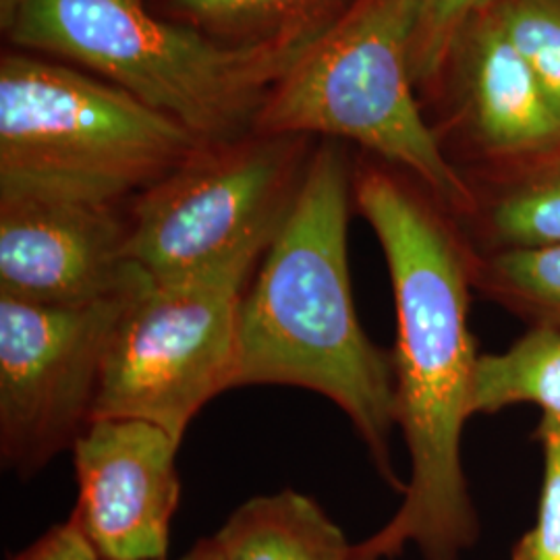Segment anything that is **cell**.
Listing matches in <instances>:
<instances>
[{
    "mask_svg": "<svg viewBox=\"0 0 560 560\" xmlns=\"http://www.w3.org/2000/svg\"><path fill=\"white\" fill-rule=\"evenodd\" d=\"M370 166L353 180L361 217L381 241L397 312L393 349L397 430L409 480L395 515L351 546V560H463L481 523L463 467L480 360L469 330L471 249L420 180Z\"/></svg>",
    "mask_w": 560,
    "mask_h": 560,
    "instance_id": "cell-1",
    "label": "cell"
},
{
    "mask_svg": "<svg viewBox=\"0 0 560 560\" xmlns=\"http://www.w3.org/2000/svg\"><path fill=\"white\" fill-rule=\"evenodd\" d=\"M353 179L345 154L312 152L289 219L245 289L237 386H298L332 400L395 492L397 397L393 351L361 326L349 272L347 226Z\"/></svg>",
    "mask_w": 560,
    "mask_h": 560,
    "instance_id": "cell-2",
    "label": "cell"
},
{
    "mask_svg": "<svg viewBox=\"0 0 560 560\" xmlns=\"http://www.w3.org/2000/svg\"><path fill=\"white\" fill-rule=\"evenodd\" d=\"M326 32L226 46L161 20L140 0H27L9 34L21 46L96 71L203 143H221L254 127L277 83Z\"/></svg>",
    "mask_w": 560,
    "mask_h": 560,
    "instance_id": "cell-3",
    "label": "cell"
},
{
    "mask_svg": "<svg viewBox=\"0 0 560 560\" xmlns=\"http://www.w3.org/2000/svg\"><path fill=\"white\" fill-rule=\"evenodd\" d=\"M201 145L108 81L25 55L0 62V191L129 203Z\"/></svg>",
    "mask_w": 560,
    "mask_h": 560,
    "instance_id": "cell-4",
    "label": "cell"
},
{
    "mask_svg": "<svg viewBox=\"0 0 560 560\" xmlns=\"http://www.w3.org/2000/svg\"><path fill=\"white\" fill-rule=\"evenodd\" d=\"M416 0H358L277 83L254 133L355 141L463 217L474 203L413 94Z\"/></svg>",
    "mask_w": 560,
    "mask_h": 560,
    "instance_id": "cell-5",
    "label": "cell"
},
{
    "mask_svg": "<svg viewBox=\"0 0 560 560\" xmlns=\"http://www.w3.org/2000/svg\"><path fill=\"white\" fill-rule=\"evenodd\" d=\"M312 152L305 138L206 143L127 206V260L150 279L247 287L298 200Z\"/></svg>",
    "mask_w": 560,
    "mask_h": 560,
    "instance_id": "cell-6",
    "label": "cell"
},
{
    "mask_svg": "<svg viewBox=\"0 0 560 560\" xmlns=\"http://www.w3.org/2000/svg\"><path fill=\"white\" fill-rule=\"evenodd\" d=\"M245 289L143 275L106 345L94 420L148 421L183 441L210 400L237 388Z\"/></svg>",
    "mask_w": 560,
    "mask_h": 560,
    "instance_id": "cell-7",
    "label": "cell"
},
{
    "mask_svg": "<svg viewBox=\"0 0 560 560\" xmlns=\"http://www.w3.org/2000/svg\"><path fill=\"white\" fill-rule=\"evenodd\" d=\"M131 291L81 307L0 295L2 469L30 480L73 451L94 421L106 345Z\"/></svg>",
    "mask_w": 560,
    "mask_h": 560,
    "instance_id": "cell-8",
    "label": "cell"
},
{
    "mask_svg": "<svg viewBox=\"0 0 560 560\" xmlns=\"http://www.w3.org/2000/svg\"><path fill=\"white\" fill-rule=\"evenodd\" d=\"M127 206L42 191H0V295L81 307L129 293Z\"/></svg>",
    "mask_w": 560,
    "mask_h": 560,
    "instance_id": "cell-9",
    "label": "cell"
},
{
    "mask_svg": "<svg viewBox=\"0 0 560 560\" xmlns=\"http://www.w3.org/2000/svg\"><path fill=\"white\" fill-rule=\"evenodd\" d=\"M180 442L141 420H94L73 446V517L102 560H166Z\"/></svg>",
    "mask_w": 560,
    "mask_h": 560,
    "instance_id": "cell-10",
    "label": "cell"
},
{
    "mask_svg": "<svg viewBox=\"0 0 560 560\" xmlns=\"http://www.w3.org/2000/svg\"><path fill=\"white\" fill-rule=\"evenodd\" d=\"M460 42L471 127L481 150L513 164L559 152V110L488 9Z\"/></svg>",
    "mask_w": 560,
    "mask_h": 560,
    "instance_id": "cell-11",
    "label": "cell"
},
{
    "mask_svg": "<svg viewBox=\"0 0 560 560\" xmlns=\"http://www.w3.org/2000/svg\"><path fill=\"white\" fill-rule=\"evenodd\" d=\"M222 560H351V546L318 502L284 488L240 504L214 534Z\"/></svg>",
    "mask_w": 560,
    "mask_h": 560,
    "instance_id": "cell-12",
    "label": "cell"
},
{
    "mask_svg": "<svg viewBox=\"0 0 560 560\" xmlns=\"http://www.w3.org/2000/svg\"><path fill=\"white\" fill-rule=\"evenodd\" d=\"M486 196L474 194L463 219H478L483 249H534L560 245V150L520 162Z\"/></svg>",
    "mask_w": 560,
    "mask_h": 560,
    "instance_id": "cell-13",
    "label": "cell"
},
{
    "mask_svg": "<svg viewBox=\"0 0 560 560\" xmlns=\"http://www.w3.org/2000/svg\"><path fill=\"white\" fill-rule=\"evenodd\" d=\"M337 0H168L173 21L226 46L298 40L326 32Z\"/></svg>",
    "mask_w": 560,
    "mask_h": 560,
    "instance_id": "cell-14",
    "label": "cell"
},
{
    "mask_svg": "<svg viewBox=\"0 0 560 560\" xmlns=\"http://www.w3.org/2000/svg\"><path fill=\"white\" fill-rule=\"evenodd\" d=\"M515 405H536L544 420L560 425V328L529 326L501 353H480L474 418Z\"/></svg>",
    "mask_w": 560,
    "mask_h": 560,
    "instance_id": "cell-15",
    "label": "cell"
},
{
    "mask_svg": "<svg viewBox=\"0 0 560 560\" xmlns=\"http://www.w3.org/2000/svg\"><path fill=\"white\" fill-rule=\"evenodd\" d=\"M474 291L527 326L560 328V245L471 252Z\"/></svg>",
    "mask_w": 560,
    "mask_h": 560,
    "instance_id": "cell-16",
    "label": "cell"
},
{
    "mask_svg": "<svg viewBox=\"0 0 560 560\" xmlns=\"http://www.w3.org/2000/svg\"><path fill=\"white\" fill-rule=\"evenodd\" d=\"M488 11L527 60L560 115V0H494Z\"/></svg>",
    "mask_w": 560,
    "mask_h": 560,
    "instance_id": "cell-17",
    "label": "cell"
},
{
    "mask_svg": "<svg viewBox=\"0 0 560 560\" xmlns=\"http://www.w3.org/2000/svg\"><path fill=\"white\" fill-rule=\"evenodd\" d=\"M494 0H416L413 75L430 80L451 59L471 21Z\"/></svg>",
    "mask_w": 560,
    "mask_h": 560,
    "instance_id": "cell-18",
    "label": "cell"
},
{
    "mask_svg": "<svg viewBox=\"0 0 560 560\" xmlns=\"http://www.w3.org/2000/svg\"><path fill=\"white\" fill-rule=\"evenodd\" d=\"M541 448L536 523L513 546L511 560H560V425L541 418L534 430Z\"/></svg>",
    "mask_w": 560,
    "mask_h": 560,
    "instance_id": "cell-19",
    "label": "cell"
},
{
    "mask_svg": "<svg viewBox=\"0 0 560 560\" xmlns=\"http://www.w3.org/2000/svg\"><path fill=\"white\" fill-rule=\"evenodd\" d=\"M13 560H102V557L83 534L78 520L71 515L42 534Z\"/></svg>",
    "mask_w": 560,
    "mask_h": 560,
    "instance_id": "cell-20",
    "label": "cell"
},
{
    "mask_svg": "<svg viewBox=\"0 0 560 560\" xmlns=\"http://www.w3.org/2000/svg\"><path fill=\"white\" fill-rule=\"evenodd\" d=\"M180 560H222L221 548L214 540V536L212 538H201V540L196 541V546L189 552H185L180 557Z\"/></svg>",
    "mask_w": 560,
    "mask_h": 560,
    "instance_id": "cell-21",
    "label": "cell"
},
{
    "mask_svg": "<svg viewBox=\"0 0 560 560\" xmlns=\"http://www.w3.org/2000/svg\"><path fill=\"white\" fill-rule=\"evenodd\" d=\"M27 0H0V23L4 32H11Z\"/></svg>",
    "mask_w": 560,
    "mask_h": 560,
    "instance_id": "cell-22",
    "label": "cell"
}]
</instances>
